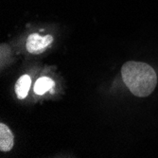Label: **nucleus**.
<instances>
[{"label": "nucleus", "instance_id": "f257e3e1", "mask_svg": "<svg viewBox=\"0 0 158 158\" xmlns=\"http://www.w3.org/2000/svg\"><path fill=\"white\" fill-rule=\"evenodd\" d=\"M122 80L136 97H148L156 87L157 75L154 69L140 62H127L121 68Z\"/></svg>", "mask_w": 158, "mask_h": 158}, {"label": "nucleus", "instance_id": "7ed1b4c3", "mask_svg": "<svg viewBox=\"0 0 158 158\" xmlns=\"http://www.w3.org/2000/svg\"><path fill=\"white\" fill-rule=\"evenodd\" d=\"M14 145L13 134L9 127L3 123L0 124V150L2 152H9Z\"/></svg>", "mask_w": 158, "mask_h": 158}, {"label": "nucleus", "instance_id": "20e7f679", "mask_svg": "<svg viewBox=\"0 0 158 158\" xmlns=\"http://www.w3.org/2000/svg\"><path fill=\"white\" fill-rule=\"evenodd\" d=\"M31 80L28 75H23L22 77L19 78V80L15 84V93L18 98L22 99L27 97L31 87Z\"/></svg>", "mask_w": 158, "mask_h": 158}, {"label": "nucleus", "instance_id": "39448f33", "mask_svg": "<svg viewBox=\"0 0 158 158\" xmlns=\"http://www.w3.org/2000/svg\"><path fill=\"white\" fill-rule=\"evenodd\" d=\"M54 81L48 77H42L38 79V81L35 83L34 86V92L37 95H43L46 92H48L50 88L53 87Z\"/></svg>", "mask_w": 158, "mask_h": 158}, {"label": "nucleus", "instance_id": "f03ea898", "mask_svg": "<svg viewBox=\"0 0 158 158\" xmlns=\"http://www.w3.org/2000/svg\"><path fill=\"white\" fill-rule=\"evenodd\" d=\"M53 42V37L51 35H47L45 37L40 36L39 34L32 33L28 36L27 40L26 48L27 50L31 54H40L44 52L48 47Z\"/></svg>", "mask_w": 158, "mask_h": 158}]
</instances>
